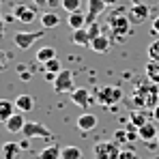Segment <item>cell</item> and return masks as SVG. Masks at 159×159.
Returning a JSON list of instances; mask_svg holds the SVG:
<instances>
[{
	"instance_id": "obj_1",
	"label": "cell",
	"mask_w": 159,
	"mask_h": 159,
	"mask_svg": "<svg viewBox=\"0 0 159 159\" xmlns=\"http://www.w3.org/2000/svg\"><path fill=\"white\" fill-rule=\"evenodd\" d=\"M107 24H110V30H112V34H114L116 41H123L125 37L131 34V30H133V24H131V20H129V15H110Z\"/></svg>"
},
{
	"instance_id": "obj_2",
	"label": "cell",
	"mask_w": 159,
	"mask_h": 159,
	"mask_svg": "<svg viewBox=\"0 0 159 159\" xmlns=\"http://www.w3.org/2000/svg\"><path fill=\"white\" fill-rule=\"evenodd\" d=\"M95 93H97V95H95L97 103L103 106V107H114L123 99V90H120L118 86H101V88H97Z\"/></svg>"
},
{
	"instance_id": "obj_3",
	"label": "cell",
	"mask_w": 159,
	"mask_h": 159,
	"mask_svg": "<svg viewBox=\"0 0 159 159\" xmlns=\"http://www.w3.org/2000/svg\"><path fill=\"white\" fill-rule=\"evenodd\" d=\"M120 146L114 140H99L93 146V157L95 159H118Z\"/></svg>"
},
{
	"instance_id": "obj_4",
	"label": "cell",
	"mask_w": 159,
	"mask_h": 159,
	"mask_svg": "<svg viewBox=\"0 0 159 159\" xmlns=\"http://www.w3.org/2000/svg\"><path fill=\"white\" fill-rule=\"evenodd\" d=\"M133 103L138 107H155L157 106V90L148 86H138L133 93Z\"/></svg>"
},
{
	"instance_id": "obj_5",
	"label": "cell",
	"mask_w": 159,
	"mask_h": 159,
	"mask_svg": "<svg viewBox=\"0 0 159 159\" xmlns=\"http://www.w3.org/2000/svg\"><path fill=\"white\" fill-rule=\"evenodd\" d=\"M37 4L34 7H26V4H22V2H17L15 7H13V17L15 20H20L22 24H32L34 20H37Z\"/></svg>"
},
{
	"instance_id": "obj_6",
	"label": "cell",
	"mask_w": 159,
	"mask_h": 159,
	"mask_svg": "<svg viewBox=\"0 0 159 159\" xmlns=\"http://www.w3.org/2000/svg\"><path fill=\"white\" fill-rule=\"evenodd\" d=\"M43 39V30H37V32H15L13 41L20 50H30L34 45V41Z\"/></svg>"
},
{
	"instance_id": "obj_7",
	"label": "cell",
	"mask_w": 159,
	"mask_h": 159,
	"mask_svg": "<svg viewBox=\"0 0 159 159\" xmlns=\"http://www.w3.org/2000/svg\"><path fill=\"white\" fill-rule=\"evenodd\" d=\"M54 93H71L75 86H73V73L69 69H62L58 75H56V82L52 84Z\"/></svg>"
},
{
	"instance_id": "obj_8",
	"label": "cell",
	"mask_w": 159,
	"mask_h": 159,
	"mask_svg": "<svg viewBox=\"0 0 159 159\" xmlns=\"http://www.w3.org/2000/svg\"><path fill=\"white\" fill-rule=\"evenodd\" d=\"M127 15H129L131 24H144L148 20V4H144V2H131Z\"/></svg>"
},
{
	"instance_id": "obj_9",
	"label": "cell",
	"mask_w": 159,
	"mask_h": 159,
	"mask_svg": "<svg viewBox=\"0 0 159 159\" xmlns=\"http://www.w3.org/2000/svg\"><path fill=\"white\" fill-rule=\"evenodd\" d=\"M22 133L26 135L28 140L30 138H52V131L45 127V125H41V123H26L24 125V129H22Z\"/></svg>"
},
{
	"instance_id": "obj_10",
	"label": "cell",
	"mask_w": 159,
	"mask_h": 159,
	"mask_svg": "<svg viewBox=\"0 0 159 159\" xmlns=\"http://www.w3.org/2000/svg\"><path fill=\"white\" fill-rule=\"evenodd\" d=\"M106 0H88V4H86V22L88 24H95L97 20H99V15L106 11Z\"/></svg>"
},
{
	"instance_id": "obj_11",
	"label": "cell",
	"mask_w": 159,
	"mask_h": 159,
	"mask_svg": "<svg viewBox=\"0 0 159 159\" xmlns=\"http://www.w3.org/2000/svg\"><path fill=\"white\" fill-rule=\"evenodd\" d=\"M71 101L75 103L78 107H82V110H88V106H90V93L86 90V88H73L71 90Z\"/></svg>"
},
{
	"instance_id": "obj_12",
	"label": "cell",
	"mask_w": 159,
	"mask_h": 159,
	"mask_svg": "<svg viewBox=\"0 0 159 159\" xmlns=\"http://www.w3.org/2000/svg\"><path fill=\"white\" fill-rule=\"evenodd\" d=\"M13 101H15L17 112H22V114H28V112H32V110H34V97H32V95H28V93L17 95Z\"/></svg>"
},
{
	"instance_id": "obj_13",
	"label": "cell",
	"mask_w": 159,
	"mask_h": 159,
	"mask_svg": "<svg viewBox=\"0 0 159 159\" xmlns=\"http://www.w3.org/2000/svg\"><path fill=\"white\" fill-rule=\"evenodd\" d=\"M138 135H140V140H144V142H153V140H157V135H159V129H157V125L155 123H146V125H142V127H138Z\"/></svg>"
},
{
	"instance_id": "obj_14",
	"label": "cell",
	"mask_w": 159,
	"mask_h": 159,
	"mask_svg": "<svg viewBox=\"0 0 159 159\" xmlns=\"http://www.w3.org/2000/svg\"><path fill=\"white\" fill-rule=\"evenodd\" d=\"M26 123H28V120L24 118V114H22V112H15V114L4 123V127H7V131H9V133H20L22 129H24Z\"/></svg>"
},
{
	"instance_id": "obj_15",
	"label": "cell",
	"mask_w": 159,
	"mask_h": 159,
	"mask_svg": "<svg viewBox=\"0 0 159 159\" xmlns=\"http://www.w3.org/2000/svg\"><path fill=\"white\" fill-rule=\"evenodd\" d=\"M97 123H99V120H97V116H95V114H90V112H86V114H82V116L78 118V123H75V125H78L80 131L88 133V131H93V129L97 127Z\"/></svg>"
},
{
	"instance_id": "obj_16",
	"label": "cell",
	"mask_w": 159,
	"mask_h": 159,
	"mask_svg": "<svg viewBox=\"0 0 159 159\" xmlns=\"http://www.w3.org/2000/svg\"><path fill=\"white\" fill-rule=\"evenodd\" d=\"M17 112L15 101H9V99H0V123H7L13 114Z\"/></svg>"
},
{
	"instance_id": "obj_17",
	"label": "cell",
	"mask_w": 159,
	"mask_h": 159,
	"mask_svg": "<svg viewBox=\"0 0 159 159\" xmlns=\"http://www.w3.org/2000/svg\"><path fill=\"white\" fill-rule=\"evenodd\" d=\"M71 41L80 45V48H84V45H88L90 48V32H88V28H78V30H73V34H71Z\"/></svg>"
},
{
	"instance_id": "obj_18",
	"label": "cell",
	"mask_w": 159,
	"mask_h": 159,
	"mask_svg": "<svg viewBox=\"0 0 159 159\" xmlns=\"http://www.w3.org/2000/svg\"><path fill=\"white\" fill-rule=\"evenodd\" d=\"M67 24L71 26V30H78V28H86V26H88V22H86V13H82V11L69 13V17H67Z\"/></svg>"
},
{
	"instance_id": "obj_19",
	"label": "cell",
	"mask_w": 159,
	"mask_h": 159,
	"mask_svg": "<svg viewBox=\"0 0 159 159\" xmlns=\"http://www.w3.org/2000/svg\"><path fill=\"white\" fill-rule=\"evenodd\" d=\"M144 73H146V80H148L151 84L159 86V60H148Z\"/></svg>"
},
{
	"instance_id": "obj_20",
	"label": "cell",
	"mask_w": 159,
	"mask_h": 159,
	"mask_svg": "<svg viewBox=\"0 0 159 159\" xmlns=\"http://www.w3.org/2000/svg\"><path fill=\"white\" fill-rule=\"evenodd\" d=\"M20 151H24L22 142H4L2 144V157L4 159H15L20 155Z\"/></svg>"
},
{
	"instance_id": "obj_21",
	"label": "cell",
	"mask_w": 159,
	"mask_h": 159,
	"mask_svg": "<svg viewBox=\"0 0 159 159\" xmlns=\"http://www.w3.org/2000/svg\"><path fill=\"white\" fill-rule=\"evenodd\" d=\"M107 48H110V39L103 37V34H99V37H95L93 41H90V50L97 54H106Z\"/></svg>"
},
{
	"instance_id": "obj_22",
	"label": "cell",
	"mask_w": 159,
	"mask_h": 159,
	"mask_svg": "<svg viewBox=\"0 0 159 159\" xmlns=\"http://www.w3.org/2000/svg\"><path fill=\"white\" fill-rule=\"evenodd\" d=\"M62 155V148L58 144H48L41 153H39V159H60Z\"/></svg>"
},
{
	"instance_id": "obj_23",
	"label": "cell",
	"mask_w": 159,
	"mask_h": 159,
	"mask_svg": "<svg viewBox=\"0 0 159 159\" xmlns=\"http://www.w3.org/2000/svg\"><path fill=\"white\" fill-rule=\"evenodd\" d=\"M41 26H43V30L60 26V17H58L54 11H48V13H43V15H41Z\"/></svg>"
},
{
	"instance_id": "obj_24",
	"label": "cell",
	"mask_w": 159,
	"mask_h": 159,
	"mask_svg": "<svg viewBox=\"0 0 159 159\" xmlns=\"http://www.w3.org/2000/svg\"><path fill=\"white\" fill-rule=\"evenodd\" d=\"M60 159H82V148H80V146H73V144H67V146L62 148Z\"/></svg>"
},
{
	"instance_id": "obj_25",
	"label": "cell",
	"mask_w": 159,
	"mask_h": 159,
	"mask_svg": "<svg viewBox=\"0 0 159 159\" xmlns=\"http://www.w3.org/2000/svg\"><path fill=\"white\" fill-rule=\"evenodd\" d=\"M52 58H56V50H54L52 45H45V48H41L39 52H37V60L39 62H48V60H52Z\"/></svg>"
},
{
	"instance_id": "obj_26",
	"label": "cell",
	"mask_w": 159,
	"mask_h": 159,
	"mask_svg": "<svg viewBox=\"0 0 159 159\" xmlns=\"http://www.w3.org/2000/svg\"><path fill=\"white\" fill-rule=\"evenodd\" d=\"M129 120H131L135 127H142V125H146V123H148V118H146V114H144L142 110H131Z\"/></svg>"
},
{
	"instance_id": "obj_27",
	"label": "cell",
	"mask_w": 159,
	"mask_h": 159,
	"mask_svg": "<svg viewBox=\"0 0 159 159\" xmlns=\"http://www.w3.org/2000/svg\"><path fill=\"white\" fill-rule=\"evenodd\" d=\"M60 7L67 11V13H75V11H82V0H60Z\"/></svg>"
},
{
	"instance_id": "obj_28",
	"label": "cell",
	"mask_w": 159,
	"mask_h": 159,
	"mask_svg": "<svg viewBox=\"0 0 159 159\" xmlns=\"http://www.w3.org/2000/svg\"><path fill=\"white\" fill-rule=\"evenodd\" d=\"M112 140H114L118 146H120V144H131L127 129H116V131H114V135H112Z\"/></svg>"
},
{
	"instance_id": "obj_29",
	"label": "cell",
	"mask_w": 159,
	"mask_h": 159,
	"mask_svg": "<svg viewBox=\"0 0 159 159\" xmlns=\"http://www.w3.org/2000/svg\"><path fill=\"white\" fill-rule=\"evenodd\" d=\"M146 54H148V58H151V60H159V39H153V41L148 43Z\"/></svg>"
},
{
	"instance_id": "obj_30",
	"label": "cell",
	"mask_w": 159,
	"mask_h": 159,
	"mask_svg": "<svg viewBox=\"0 0 159 159\" xmlns=\"http://www.w3.org/2000/svg\"><path fill=\"white\" fill-rule=\"evenodd\" d=\"M45 71H50V73H60V71H62V65H60V60H58V58H52V60H48V62H45Z\"/></svg>"
},
{
	"instance_id": "obj_31",
	"label": "cell",
	"mask_w": 159,
	"mask_h": 159,
	"mask_svg": "<svg viewBox=\"0 0 159 159\" xmlns=\"http://www.w3.org/2000/svg\"><path fill=\"white\" fill-rule=\"evenodd\" d=\"M118 159H140V157H138V153H135L133 148H123L120 155H118Z\"/></svg>"
},
{
	"instance_id": "obj_32",
	"label": "cell",
	"mask_w": 159,
	"mask_h": 159,
	"mask_svg": "<svg viewBox=\"0 0 159 159\" xmlns=\"http://www.w3.org/2000/svg\"><path fill=\"white\" fill-rule=\"evenodd\" d=\"M7 65H9V56H7V52H2V50H0V71H4V69H7Z\"/></svg>"
},
{
	"instance_id": "obj_33",
	"label": "cell",
	"mask_w": 159,
	"mask_h": 159,
	"mask_svg": "<svg viewBox=\"0 0 159 159\" xmlns=\"http://www.w3.org/2000/svg\"><path fill=\"white\" fill-rule=\"evenodd\" d=\"M20 78H22V82H28V80L32 78V75H30V71L26 69V71H22V73H20Z\"/></svg>"
},
{
	"instance_id": "obj_34",
	"label": "cell",
	"mask_w": 159,
	"mask_h": 159,
	"mask_svg": "<svg viewBox=\"0 0 159 159\" xmlns=\"http://www.w3.org/2000/svg\"><path fill=\"white\" fill-rule=\"evenodd\" d=\"M153 32H155V34H159V15L153 20Z\"/></svg>"
},
{
	"instance_id": "obj_35",
	"label": "cell",
	"mask_w": 159,
	"mask_h": 159,
	"mask_svg": "<svg viewBox=\"0 0 159 159\" xmlns=\"http://www.w3.org/2000/svg\"><path fill=\"white\" fill-rule=\"evenodd\" d=\"M4 37V20H2V15H0V39Z\"/></svg>"
},
{
	"instance_id": "obj_36",
	"label": "cell",
	"mask_w": 159,
	"mask_h": 159,
	"mask_svg": "<svg viewBox=\"0 0 159 159\" xmlns=\"http://www.w3.org/2000/svg\"><path fill=\"white\" fill-rule=\"evenodd\" d=\"M153 118H155V120H159V103L153 107Z\"/></svg>"
},
{
	"instance_id": "obj_37",
	"label": "cell",
	"mask_w": 159,
	"mask_h": 159,
	"mask_svg": "<svg viewBox=\"0 0 159 159\" xmlns=\"http://www.w3.org/2000/svg\"><path fill=\"white\" fill-rule=\"evenodd\" d=\"M48 2H50V0H34L37 7H48Z\"/></svg>"
},
{
	"instance_id": "obj_38",
	"label": "cell",
	"mask_w": 159,
	"mask_h": 159,
	"mask_svg": "<svg viewBox=\"0 0 159 159\" xmlns=\"http://www.w3.org/2000/svg\"><path fill=\"white\" fill-rule=\"evenodd\" d=\"M118 0H106V4H116Z\"/></svg>"
},
{
	"instance_id": "obj_39",
	"label": "cell",
	"mask_w": 159,
	"mask_h": 159,
	"mask_svg": "<svg viewBox=\"0 0 159 159\" xmlns=\"http://www.w3.org/2000/svg\"><path fill=\"white\" fill-rule=\"evenodd\" d=\"M157 144H159V135H157Z\"/></svg>"
},
{
	"instance_id": "obj_40",
	"label": "cell",
	"mask_w": 159,
	"mask_h": 159,
	"mask_svg": "<svg viewBox=\"0 0 159 159\" xmlns=\"http://www.w3.org/2000/svg\"><path fill=\"white\" fill-rule=\"evenodd\" d=\"M151 159H159V157H151Z\"/></svg>"
},
{
	"instance_id": "obj_41",
	"label": "cell",
	"mask_w": 159,
	"mask_h": 159,
	"mask_svg": "<svg viewBox=\"0 0 159 159\" xmlns=\"http://www.w3.org/2000/svg\"><path fill=\"white\" fill-rule=\"evenodd\" d=\"M0 2H2V0H0Z\"/></svg>"
}]
</instances>
